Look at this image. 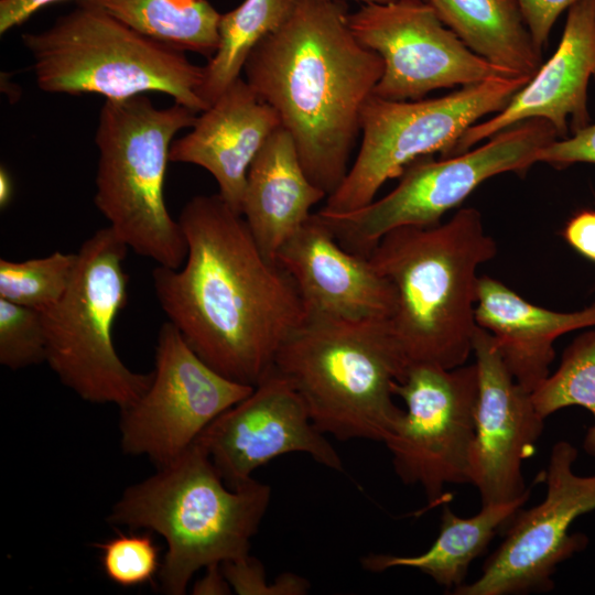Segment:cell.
<instances>
[{"instance_id":"6da1fadb","label":"cell","mask_w":595,"mask_h":595,"mask_svg":"<svg viewBox=\"0 0 595 595\" xmlns=\"http://www.w3.org/2000/svg\"><path fill=\"white\" fill-rule=\"evenodd\" d=\"M177 220L186 259L177 269H153L156 300L205 363L256 386L306 320L296 285L263 256L244 216L218 193L191 198Z\"/></svg>"},{"instance_id":"7a4b0ae2","label":"cell","mask_w":595,"mask_h":595,"mask_svg":"<svg viewBox=\"0 0 595 595\" xmlns=\"http://www.w3.org/2000/svg\"><path fill=\"white\" fill-rule=\"evenodd\" d=\"M345 0H300L250 53L244 73L291 134L311 182L331 195L349 170L381 56L353 33Z\"/></svg>"},{"instance_id":"3957f363","label":"cell","mask_w":595,"mask_h":595,"mask_svg":"<svg viewBox=\"0 0 595 595\" xmlns=\"http://www.w3.org/2000/svg\"><path fill=\"white\" fill-rule=\"evenodd\" d=\"M496 253L474 207L433 226L396 228L378 241L369 258L394 289L388 322L408 367L466 364L478 328L477 270Z\"/></svg>"},{"instance_id":"277c9868","label":"cell","mask_w":595,"mask_h":595,"mask_svg":"<svg viewBox=\"0 0 595 595\" xmlns=\"http://www.w3.org/2000/svg\"><path fill=\"white\" fill-rule=\"evenodd\" d=\"M271 496L270 485L253 478L228 486L195 442L127 487L107 521L162 536L167 549L158 574L161 589L184 595L197 571L249 554Z\"/></svg>"},{"instance_id":"5b68a950","label":"cell","mask_w":595,"mask_h":595,"mask_svg":"<svg viewBox=\"0 0 595 595\" xmlns=\"http://www.w3.org/2000/svg\"><path fill=\"white\" fill-rule=\"evenodd\" d=\"M273 366L296 389L314 425L339 441L383 443L404 412L392 387L408 364L387 318H306L282 343Z\"/></svg>"},{"instance_id":"8992f818","label":"cell","mask_w":595,"mask_h":595,"mask_svg":"<svg viewBox=\"0 0 595 595\" xmlns=\"http://www.w3.org/2000/svg\"><path fill=\"white\" fill-rule=\"evenodd\" d=\"M196 113L177 102L158 108L144 95L106 99L95 137L96 207L129 249L173 269L184 263L187 242L165 203V174L174 136L192 128Z\"/></svg>"},{"instance_id":"52a82bcc","label":"cell","mask_w":595,"mask_h":595,"mask_svg":"<svg viewBox=\"0 0 595 595\" xmlns=\"http://www.w3.org/2000/svg\"><path fill=\"white\" fill-rule=\"evenodd\" d=\"M22 41L33 57L36 84L46 93L125 99L155 91L195 112L208 108L201 96L204 66L91 2L80 1L51 28L25 33Z\"/></svg>"},{"instance_id":"ba28073f","label":"cell","mask_w":595,"mask_h":595,"mask_svg":"<svg viewBox=\"0 0 595 595\" xmlns=\"http://www.w3.org/2000/svg\"><path fill=\"white\" fill-rule=\"evenodd\" d=\"M128 249L109 226L96 230L77 251L65 294L40 311L45 361L61 382L85 401L119 409L141 397L152 380V371L127 367L113 345V324L129 300Z\"/></svg>"},{"instance_id":"9c48e42d","label":"cell","mask_w":595,"mask_h":595,"mask_svg":"<svg viewBox=\"0 0 595 595\" xmlns=\"http://www.w3.org/2000/svg\"><path fill=\"white\" fill-rule=\"evenodd\" d=\"M530 79L496 76L425 100H387L372 95L361 112L359 152L320 210L340 214L364 207L415 160L435 152L447 158L469 127L502 110Z\"/></svg>"},{"instance_id":"30bf717a","label":"cell","mask_w":595,"mask_h":595,"mask_svg":"<svg viewBox=\"0 0 595 595\" xmlns=\"http://www.w3.org/2000/svg\"><path fill=\"white\" fill-rule=\"evenodd\" d=\"M559 139L545 119L531 118L490 137L464 153L412 162L386 196L348 213L317 214L347 250L369 257L378 241L403 226H433L483 182L498 174L526 173L538 152Z\"/></svg>"},{"instance_id":"8fae6325","label":"cell","mask_w":595,"mask_h":595,"mask_svg":"<svg viewBox=\"0 0 595 595\" xmlns=\"http://www.w3.org/2000/svg\"><path fill=\"white\" fill-rule=\"evenodd\" d=\"M393 394L405 403L383 442L405 485H420L430 505L442 501L447 484H470L469 454L478 394L476 364L408 367Z\"/></svg>"},{"instance_id":"7c38bea8","label":"cell","mask_w":595,"mask_h":595,"mask_svg":"<svg viewBox=\"0 0 595 595\" xmlns=\"http://www.w3.org/2000/svg\"><path fill=\"white\" fill-rule=\"evenodd\" d=\"M253 388L212 368L167 321L158 334L150 386L120 409L121 448L147 456L156 467L165 465Z\"/></svg>"},{"instance_id":"4fadbf2b","label":"cell","mask_w":595,"mask_h":595,"mask_svg":"<svg viewBox=\"0 0 595 595\" xmlns=\"http://www.w3.org/2000/svg\"><path fill=\"white\" fill-rule=\"evenodd\" d=\"M576 458L577 450L570 442L553 445L544 474V499L515 515L479 577L451 594L518 595L554 587L552 575L558 565L583 550L588 541L582 533L569 532L572 523L595 509V475L575 474Z\"/></svg>"},{"instance_id":"5bb4252c","label":"cell","mask_w":595,"mask_h":595,"mask_svg":"<svg viewBox=\"0 0 595 595\" xmlns=\"http://www.w3.org/2000/svg\"><path fill=\"white\" fill-rule=\"evenodd\" d=\"M348 21L358 41L383 61L374 90L382 99L418 100L439 88L515 77L472 52L425 0L364 3Z\"/></svg>"},{"instance_id":"9a60e30c","label":"cell","mask_w":595,"mask_h":595,"mask_svg":"<svg viewBox=\"0 0 595 595\" xmlns=\"http://www.w3.org/2000/svg\"><path fill=\"white\" fill-rule=\"evenodd\" d=\"M196 442L230 487L242 485L259 467L289 453H304L329 469H344L340 456L314 425L296 389L274 366Z\"/></svg>"},{"instance_id":"2e32d148","label":"cell","mask_w":595,"mask_h":595,"mask_svg":"<svg viewBox=\"0 0 595 595\" xmlns=\"http://www.w3.org/2000/svg\"><path fill=\"white\" fill-rule=\"evenodd\" d=\"M473 354L478 394L469 479L482 505L509 502L530 490L522 464L533 455L545 419L537 411L531 392L508 370L493 336L479 326Z\"/></svg>"},{"instance_id":"e0dca14e","label":"cell","mask_w":595,"mask_h":595,"mask_svg":"<svg viewBox=\"0 0 595 595\" xmlns=\"http://www.w3.org/2000/svg\"><path fill=\"white\" fill-rule=\"evenodd\" d=\"M277 262L290 274L306 318H389L396 292L370 258L344 248L317 213L280 248Z\"/></svg>"},{"instance_id":"ac0fdd59","label":"cell","mask_w":595,"mask_h":595,"mask_svg":"<svg viewBox=\"0 0 595 595\" xmlns=\"http://www.w3.org/2000/svg\"><path fill=\"white\" fill-rule=\"evenodd\" d=\"M595 80V0H578L567 11L553 55L508 105L491 118L469 127L448 156L531 118L548 120L559 139L589 125L587 88ZM447 156V158H448Z\"/></svg>"},{"instance_id":"d6986e66","label":"cell","mask_w":595,"mask_h":595,"mask_svg":"<svg viewBox=\"0 0 595 595\" xmlns=\"http://www.w3.org/2000/svg\"><path fill=\"white\" fill-rule=\"evenodd\" d=\"M280 126L277 111L240 77L201 112L188 133L172 142L170 162L208 171L218 194L241 214L248 170Z\"/></svg>"},{"instance_id":"ffe728a7","label":"cell","mask_w":595,"mask_h":595,"mask_svg":"<svg viewBox=\"0 0 595 595\" xmlns=\"http://www.w3.org/2000/svg\"><path fill=\"white\" fill-rule=\"evenodd\" d=\"M476 322L493 336L516 381L532 392L550 375L555 340L595 326V305L576 312L551 311L526 301L502 282L480 275Z\"/></svg>"},{"instance_id":"44dd1931","label":"cell","mask_w":595,"mask_h":595,"mask_svg":"<svg viewBox=\"0 0 595 595\" xmlns=\"http://www.w3.org/2000/svg\"><path fill=\"white\" fill-rule=\"evenodd\" d=\"M325 197L306 175L291 134L280 126L248 170L241 215L263 256L277 262L282 245Z\"/></svg>"},{"instance_id":"7402d4cb","label":"cell","mask_w":595,"mask_h":595,"mask_svg":"<svg viewBox=\"0 0 595 595\" xmlns=\"http://www.w3.org/2000/svg\"><path fill=\"white\" fill-rule=\"evenodd\" d=\"M530 497L500 504L482 505L473 517L463 518L444 505L440 532L432 545L416 555L369 553L360 559L361 566L372 573L394 567H409L426 574L448 591L463 585L470 563L488 547L493 538L510 522Z\"/></svg>"},{"instance_id":"603a6c76","label":"cell","mask_w":595,"mask_h":595,"mask_svg":"<svg viewBox=\"0 0 595 595\" xmlns=\"http://www.w3.org/2000/svg\"><path fill=\"white\" fill-rule=\"evenodd\" d=\"M442 23L475 54L512 76L542 66L517 0H428Z\"/></svg>"},{"instance_id":"cb8c5ba5","label":"cell","mask_w":595,"mask_h":595,"mask_svg":"<svg viewBox=\"0 0 595 595\" xmlns=\"http://www.w3.org/2000/svg\"><path fill=\"white\" fill-rule=\"evenodd\" d=\"M134 30L210 58L218 46L220 13L207 0H83Z\"/></svg>"},{"instance_id":"d4e9b609","label":"cell","mask_w":595,"mask_h":595,"mask_svg":"<svg viewBox=\"0 0 595 595\" xmlns=\"http://www.w3.org/2000/svg\"><path fill=\"white\" fill-rule=\"evenodd\" d=\"M300 0H245L220 14L218 46L204 66L201 96L208 107L238 78L253 48L280 29Z\"/></svg>"},{"instance_id":"484cf974","label":"cell","mask_w":595,"mask_h":595,"mask_svg":"<svg viewBox=\"0 0 595 595\" xmlns=\"http://www.w3.org/2000/svg\"><path fill=\"white\" fill-rule=\"evenodd\" d=\"M539 414L547 419L560 409L580 405L594 416L583 447L595 458V328L578 335L563 351L561 363L532 392Z\"/></svg>"},{"instance_id":"4316f807","label":"cell","mask_w":595,"mask_h":595,"mask_svg":"<svg viewBox=\"0 0 595 595\" xmlns=\"http://www.w3.org/2000/svg\"><path fill=\"white\" fill-rule=\"evenodd\" d=\"M77 252L60 250L23 261L0 259V299L44 311L65 294L75 270Z\"/></svg>"},{"instance_id":"83f0119b","label":"cell","mask_w":595,"mask_h":595,"mask_svg":"<svg viewBox=\"0 0 595 595\" xmlns=\"http://www.w3.org/2000/svg\"><path fill=\"white\" fill-rule=\"evenodd\" d=\"M45 359L46 336L42 313L0 299V364L19 370Z\"/></svg>"},{"instance_id":"f1b7e54d","label":"cell","mask_w":595,"mask_h":595,"mask_svg":"<svg viewBox=\"0 0 595 595\" xmlns=\"http://www.w3.org/2000/svg\"><path fill=\"white\" fill-rule=\"evenodd\" d=\"M96 548L104 573L122 587L151 583L161 569L160 549L149 533H118Z\"/></svg>"},{"instance_id":"f546056e","label":"cell","mask_w":595,"mask_h":595,"mask_svg":"<svg viewBox=\"0 0 595 595\" xmlns=\"http://www.w3.org/2000/svg\"><path fill=\"white\" fill-rule=\"evenodd\" d=\"M221 570L231 587L239 595H304L310 582L292 572H284L268 583L261 562L250 554L221 563Z\"/></svg>"},{"instance_id":"4dcf8cb0","label":"cell","mask_w":595,"mask_h":595,"mask_svg":"<svg viewBox=\"0 0 595 595\" xmlns=\"http://www.w3.org/2000/svg\"><path fill=\"white\" fill-rule=\"evenodd\" d=\"M543 162L558 169L575 163L595 164V123L576 131L565 139H556L537 154V163Z\"/></svg>"},{"instance_id":"1f68e13d","label":"cell","mask_w":595,"mask_h":595,"mask_svg":"<svg viewBox=\"0 0 595 595\" xmlns=\"http://www.w3.org/2000/svg\"><path fill=\"white\" fill-rule=\"evenodd\" d=\"M534 45L542 51L552 26L564 10L578 0H517Z\"/></svg>"},{"instance_id":"d6a6232c","label":"cell","mask_w":595,"mask_h":595,"mask_svg":"<svg viewBox=\"0 0 595 595\" xmlns=\"http://www.w3.org/2000/svg\"><path fill=\"white\" fill-rule=\"evenodd\" d=\"M566 242L581 255L595 262V210H581L563 229Z\"/></svg>"},{"instance_id":"836d02e7","label":"cell","mask_w":595,"mask_h":595,"mask_svg":"<svg viewBox=\"0 0 595 595\" xmlns=\"http://www.w3.org/2000/svg\"><path fill=\"white\" fill-rule=\"evenodd\" d=\"M60 1L65 0H0V34L23 24L44 7Z\"/></svg>"},{"instance_id":"e575fe53","label":"cell","mask_w":595,"mask_h":595,"mask_svg":"<svg viewBox=\"0 0 595 595\" xmlns=\"http://www.w3.org/2000/svg\"><path fill=\"white\" fill-rule=\"evenodd\" d=\"M205 574L194 584L195 595H228L232 589L221 570V564L206 566Z\"/></svg>"},{"instance_id":"d590c367","label":"cell","mask_w":595,"mask_h":595,"mask_svg":"<svg viewBox=\"0 0 595 595\" xmlns=\"http://www.w3.org/2000/svg\"><path fill=\"white\" fill-rule=\"evenodd\" d=\"M13 186L9 173L6 169L1 167L0 171V205L6 207L12 196Z\"/></svg>"},{"instance_id":"8d00e7d4","label":"cell","mask_w":595,"mask_h":595,"mask_svg":"<svg viewBox=\"0 0 595 595\" xmlns=\"http://www.w3.org/2000/svg\"><path fill=\"white\" fill-rule=\"evenodd\" d=\"M355 1H359V2H363V3H370V2L387 3V2H390V1H393V0H355Z\"/></svg>"},{"instance_id":"74e56055","label":"cell","mask_w":595,"mask_h":595,"mask_svg":"<svg viewBox=\"0 0 595 595\" xmlns=\"http://www.w3.org/2000/svg\"><path fill=\"white\" fill-rule=\"evenodd\" d=\"M425 1H428V0H425Z\"/></svg>"}]
</instances>
